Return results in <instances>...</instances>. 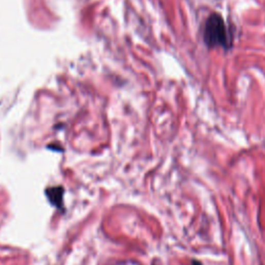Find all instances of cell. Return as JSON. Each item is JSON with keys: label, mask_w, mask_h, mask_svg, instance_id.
<instances>
[{"label": "cell", "mask_w": 265, "mask_h": 265, "mask_svg": "<svg viewBox=\"0 0 265 265\" xmlns=\"http://www.w3.org/2000/svg\"><path fill=\"white\" fill-rule=\"evenodd\" d=\"M204 42L208 48L220 47L228 50L232 47V38L223 17L214 13L208 17L203 33Z\"/></svg>", "instance_id": "1"}, {"label": "cell", "mask_w": 265, "mask_h": 265, "mask_svg": "<svg viewBox=\"0 0 265 265\" xmlns=\"http://www.w3.org/2000/svg\"><path fill=\"white\" fill-rule=\"evenodd\" d=\"M193 265H201V263L198 262V261H194V262H193Z\"/></svg>", "instance_id": "3"}, {"label": "cell", "mask_w": 265, "mask_h": 265, "mask_svg": "<svg viewBox=\"0 0 265 265\" xmlns=\"http://www.w3.org/2000/svg\"><path fill=\"white\" fill-rule=\"evenodd\" d=\"M63 193L64 190L61 187H55L46 190V196L48 197L49 201L59 209H62L63 207Z\"/></svg>", "instance_id": "2"}]
</instances>
